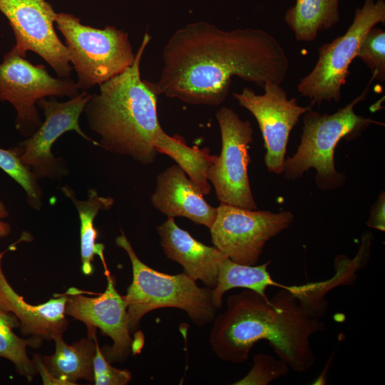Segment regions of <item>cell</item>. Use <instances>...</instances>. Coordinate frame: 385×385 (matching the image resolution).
I'll list each match as a JSON object with an SVG mask.
<instances>
[{
	"label": "cell",
	"mask_w": 385,
	"mask_h": 385,
	"mask_svg": "<svg viewBox=\"0 0 385 385\" xmlns=\"http://www.w3.org/2000/svg\"><path fill=\"white\" fill-rule=\"evenodd\" d=\"M384 22L385 0H365L361 7L356 9L344 34L318 48L314 67L297 86L300 95L308 98L312 106L339 102L342 88L350 73L349 66L363 37L372 27Z\"/></svg>",
	"instance_id": "cell-7"
},
{
	"label": "cell",
	"mask_w": 385,
	"mask_h": 385,
	"mask_svg": "<svg viewBox=\"0 0 385 385\" xmlns=\"http://www.w3.org/2000/svg\"><path fill=\"white\" fill-rule=\"evenodd\" d=\"M157 94L190 104L217 106L227 96L232 78L263 88L286 78L289 59L268 32L252 28L224 31L206 21L188 24L170 38L162 53Z\"/></svg>",
	"instance_id": "cell-1"
},
{
	"label": "cell",
	"mask_w": 385,
	"mask_h": 385,
	"mask_svg": "<svg viewBox=\"0 0 385 385\" xmlns=\"http://www.w3.org/2000/svg\"><path fill=\"white\" fill-rule=\"evenodd\" d=\"M157 230L166 257L182 265L184 272L192 279L213 289L217 284L220 263L226 256L215 246L209 247L196 240L179 227L173 217H168Z\"/></svg>",
	"instance_id": "cell-17"
},
{
	"label": "cell",
	"mask_w": 385,
	"mask_h": 385,
	"mask_svg": "<svg viewBox=\"0 0 385 385\" xmlns=\"http://www.w3.org/2000/svg\"><path fill=\"white\" fill-rule=\"evenodd\" d=\"M288 363L266 354L256 355L253 365L246 376L236 381L235 385H267L274 379L286 376L289 372Z\"/></svg>",
	"instance_id": "cell-24"
},
{
	"label": "cell",
	"mask_w": 385,
	"mask_h": 385,
	"mask_svg": "<svg viewBox=\"0 0 385 385\" xmlns=\"http://www.w3.org/2000/svg\"><path fill=\"white\" fill-rule=\"evenodd\" d=\"M4 252H0V308L14 314L20 322L21 334L43 341L53 340L57 334H63L68 328L66 317V293L56 294L45 303L32 305L26 302L11 286L2 268Z\"/></svg>",
	"instance_id": "cell-16"
},
{
	"label": "cell",
	"mask_w": 385,
	"mask_h": 385,
	"mask_svg": "<svg viewBox=\"0 0 385 385\" xmlns=\"http://www.w3.org/2000/svg\"><path fill=\"white\" fill-rule=\"evenodd\" d=\"M281 288L271 299L248 289L227 298L226 309L215 316L209 336L219 359L242 363L253 346L265 339L294 371L310 369L316 356L309 339L324 329V314L300 297L296 286Z\"/></svg>",
	"instance_id": "cell-3"
},
{
	"label": "cell",
	"mask_w": 385,
	"mask_h": 385,
	"mask_svg": "<svg viewBox=\"0 0 385 385\" xmlns=\"http://www.w3.org/2000/svg\"><path fill=\"white\" fill-rule=\"evenodd\" d=\"M63 194L71 199L78 212L80 227V242L81 257V271L85 275H90L93 272L92 262L94 256L97 255L102 261L105 273L109 272L104 258L103 250L105 246L101 243H96L98 231L94 227V220L100 210H110L114 203L113 198L111 197L99 196L95 189H89L88 199L81 201L76 197L73 190L68 186L61 188Z\"/></svg>",
	"instance_id": "cell-19"
},
{
	"label": "cell",
	"mask_w": 385,
	"mask_h": 385,
	"mask_svg": "<svg viewBox=\"0 0 385 385\" xmlns=\"http://www.w3.org/2000/svg\"><path fill=\"white\" fill-rule=\"evenodd\" d=\"M384 206L385 194L382 192L371 209L370 216L366 222L369 227L383 232L385 230Z\"/></svg>",
	"instance_id": "cell-27"
},
{
	"label": "cell",
	"mask_w": 385,
	"mask_h": 385,
	"mask_svg": "<svg viewBox=\"0 0 385 385\" xmlns=\"http://www.w3.org/2000/svg\"><path fill=\"white\" fill-rule=\"evenodd\" d=\"M115 243L126 252L132 265V282L123 296L130 333L139 328L144 315L164 307L185 311L197 326L213 321L217 309L212 301L211 289L199 287L185 272L170 275L148 267L138 257L124 233L116 237Z\"/></svg>",
	"instance_id": "cell-5"
},
{
	"label": "cell",
	"mask_w": 385,
	"mask_h": 385,
	"mask_svg": "<svg viewBox=\"0 0 385 385\" xmlns=\"http://www.w3.org/2000/svg\"><path fill=\"white\" fill-rule=\"evenodd\" d=\"M270 260L260 265H245L236 263L228 257L220 263L216 286L211 289L212 301L217 309L222 306V297L228 290L241 287L251 289L267 298L266 289L270 286L282 285L276 283L267 270Z\"/></svg>",
	"instance_id": "cell-21"
},
{
	"label": "cell",
	"mask_w": 385,
	"mask_h": 385,
	"mask_svg": "<svg viewBox=\"0 0 385 385\" xmlns=\"http://www.w3.org/2000/svg\"><path fill=\"white\" fill-rule=\"evenodd\" d=\"M0 11L13 30L14 46L24 57L28 51L40 56L58 78H68L73 70L66 46L54 29L57 13L46 0H0Z\"/></svg>",
	"instance_id": "cell-11"
},
{
	"label": "cell",
	"mask_w": 385,
	"mask_h": 385,
	"mask_svg": "<svg viewBox=\"0 0 385 385\" xmlns=\"http://www.w3.org/2000/svg\"><path fill=\"white\" fill-rule=\"evenodd\" d=\"M0 168L11 178H17L22 174L24 165L14 148H0Z\"/></svg>",
	"instance_id": "cell-26"
},
{
	"label": "cell",
	"mask_w": 385,
	"mask_h": 385,
	"mask_svg": "<svg viewBox=\"0 0 385 385\" xmlns=\"http://www.w3.org/2000/svg\"><path fill=\"white\" fill-rule=\"evenodd\" d=\"M55 23L65 39L78 90L87 91L120 74L135 58L128 34L114 26L103 29L83 25L80 19L58 13Z\"/></svg>",
	"instance_id": "cell-6"
},
{
	"label": "cell",
	"mask_w": 385,
	"mask_h": 385,
	"mask_svg": "<svg viewBox=\"0 0 385 385\" xmlns=\"http://www.w3.org/2000/svg\"><path fill=\"white\" fill-rule=\"evenodd\" d=\"M96 350L93 360V382L96 385H125L130 381L132 374L128 370L115 368L106 360L97 339Z\"/></svg>",
	"instance_id": "cell-25"
},
{
	"label": "cell",
	"mask_w": 385,
	"mask_h": 385,
	"mask_svg": "<svg viewBox=\"0 0 385 385\" xmlns=\"http://www.w3.org/2000/svg\"><path fill=\"white\" fill-rule=\"evenodd\" d=\"M339 0H295L284 20L300 42L314 41L318 34L332 29L340 20Z\"/></svg>",
	"instance_id": "cell-20"
},
{
	"label": "cell",
	"mask_w": 385,
	"mask_h": 385,
	"mask_svg": "<svg viewBox=\"0 0 385 385\" xmlns=\"http://www.w3.org/2000/svg\"><path fill=\"white\" fill-rule=\"evenodd\" d=\"M9 212L4 204V202L0 200V238H4L8 237L11 231V227L9 223L6 222L3 219L9 216Z\"/></svg>",
	"instance_id": "cell-28"
},
{
	"label": "cell",
	"mask_w": 385,
	"mask_h": 385,
	"mask_svg": "<svg viewBox=\"0 0 385 385\" xmlns=\"http://www.w3.org/2000/svg\"><path fill=\"white\" fill-rule=\"evenodd\" d=\"M18 318L11 312L0 308V357L9 360L17 374L28 382L32 381L38 371L33 359L27 354V347L39 348L43 340L38 337L27 339L18 337L13 329L19 327Z\"/></svg>",
	"instance_id": "cell-22"
},
{
	"label": "cell",
	"mask_w": 385,
	"mask_h": 385,
	"mask_svg": "<svg viewBox=\"0 0 385 385\" xmlns=\"http://www.w3.org/2000/svg\"><path fill=\"white\" fill-rule=\"evenodd\" d=\"M96 339V332H94L68 345L64 342L63 334H57L53 339L55 352L41 356V361L61 385H75L79 379L93 382Z\"/></svg>",
	"instance_id": "cell-18"
},
{
	"label": "cell",
	"mask_w": 385,
	"mask_h": 385,
	"mask_svg": "<svg viewBox=\"0 0 385 385\" xmlns=\"http://www.w3.org/2000/svg\"><path fill=\"white\" fill-rule=\"evenodd\" d=\"M203 195L201 189L176 163L157 176L151 202L168 217H186L210 229L215 220L217 207L210 205Z\"/></svg>",
	"instance_id": "cell-15"
},
{
	"label": "cell",
	"mask_w": 385,
	"mask_h": 385,
	"mask_svg": "<svg viewBox=\"0 0 385 385\" xmlns=\"http://www.w3.org/2000/svg\"><path fill=\"white\" fill-rule=\"evenodd\" d=\"M292 212L247 210L220 202L210 228L214 246L233 262L255 265L267 242L292 222Z\"/></svg>",
	"instance_id": "cell-10"
},
{
	"label": "cell",
	"mask_w": 385,
	"mask_h": 385,
	"mask_svg": "<svg viewBox=\"0 0 385 385\" xmlns=\"http://www.w3.org/2000/svg\"><path fill=\"white\" fill-rule=\"evenodd\" d=\"M263 90L264 93L259 95L246 87L232 96L258 123L266 149L265 163L267 170L281 175L289 134L299 118L312 106H299L296 98L289 99L280 84L267 83Z\"/></svg>",
	"instance_id": "cell-12"
},
{
	"label": "cell",
	"mask_w": 385,
	"mask_h": 385,
	"mask_svg": "<svg viewBox=\"0 0 385 385\" xmlns=\"http://www.w3.org/2000/svg\"><path fill=\"white\" fill-rule=\"evenodd\" d=\"M374 80L371 76L360 95L332 114L320 113L312 107L304 114L300 143L294 155L284 160L285 179L296 180L314 168V180L319 189L332 190L344 183L345 175L339 173L334 165V150L339 142L359 137L371 124L384 125L359 115L354 111L356 105L366 98Z\"/></svg>",
	"instance_id": "cell-4"
},
{
	"label": "cell",
	"mask_w": 385,
	"mask_h": 385,
	"mask_svg": "<svg viewBox=\"0 0 385 385\" xmlns=\"http://www.w3.org/2000/svg\"><path fill=\"white\" fill-rule=\"evenodd\" d=\"M79 93L76 82L54 78L43 65H34L13 46L0 63V101H7L16 112V130L32 135L42 124L36 102L47 96L74 98Z\"/></svg>",
	"instance_id": "cell-8"
},
{
	"label": "cell",
	"mask_w": 385,
	"mask_h": 385,
	"mask_svg": "<svg viewBox=\"0 0 385 385\" xmlns=\"http://www.w3.org/2000/svg\"><path fill=\"white\" fill-rule=\"evenodd\" d=\"M356 58L369 68L374 80L385 81V31L374 26L363 37Z\"/></svg>",
	"instance_id": "cell-23"
},
{
	"label": "cell",
	"mask_w": 385,
	"mask_h": 385,
	"mask_svg": "<svg viewBox=\"0 0 385 385\" xmlns=\"http://www.w3.org/2000/svg\"><path fill=\"white\" fill-rule=\"evenodd\" d=\"M91 94L83 91L66 102L56 98L39 99L36 106L43 111L45 120L31 136L16 148L23 164L29 167L38 178H56L65 173L61 159L55 158L51 148L56 140L67 131L74 130L87 141L99 146L97 141L87 136L79 125V118Z\"/></svg>",
	"instance_id": "cell-13"
},
{
	"label": "cell",
	"mask_w": 385,
	"mask_h": 385,
	"mask_svg": "<svg viewBox=\"0 0 385 385\" xmlns=\"http://www.w3.org/2000/svg\"><path fill=\"white\" fill-rule=\"evenodd\" d=\"M150 40L146 32L133 63L99 85L84 111L90 129L100 136L99 146L113 153L130 156L143 165L154 163L159 153L173 158L197 185L207 180L213 155L190 147L167 134L160 125L155 94L141 79L140 65Z\"/></svg>",
	"instance_id": "cell-2"
},
{
	"label": "cell",
	"mask_w": 385,
	"mask_h": 385,
	"mask_svg": "<svg viewBox=\"0 0 385 385\" xmlns=\"http://www.w3.org/2000/svg\"><path fill=\"white\" fill-rule=\"evenodd\" d=\"M107 286L97 297H87L83 291L71 287L65 293L68 297L65 312L85 324L88 334L100 329L103 334L113 340L111 346L101 349L110 362L125 361L134 353V341L130 335L127 304L115 289V280L110 272L105 274Z\"/></svg>",
	"instance_id": "cell-14"
},
{
	"label": "cell",
	"mask_w": 385,
	"mask_h": 385,
	"mask_svg": "<svg viewBox=\"0 0 385 385\" xmlns=\"http://www.w3.org/2000/svg\"><path fill=\"white\" fill-rule=\"evenodd\" d=\"M222 140L221 153L207 170L217 200L247 210H257L248 178V153L253 140L250 121L242 120L232 108L222 107L216 113Z\"/></svg>",
	"instance_id": "cell-9"
}]
</instances>
